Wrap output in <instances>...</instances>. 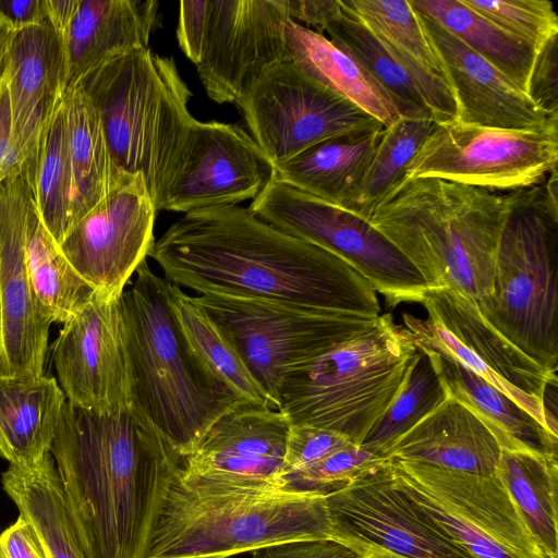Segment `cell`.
Returning a JSON list of instances; mask_svg holds the SVG:
<instances>
[{"mask_svg": "<svg viewBox=\"0 0 558 558\" xmlns=\"http://www.w3.org/2000/svg\"><path fill=\"white\" fill-rule=\"evenodd\" d=\"M148 256L166 280L197 294L380 315L376 291L345 260L238 205L184 214L155 241Z\"/></svg>", "mask_w": 558, "mask_h": 558, "instance_id": "6da1fadb", "label": "cell"}, {"mask_svg": "<svg viewBox=\"0 0 558 558\" xmlns=\"http://www.w3.org/2000/svg\"><path fill=\"white\" fill-rule=\"evenodd\" d=\"M50 453L84 558H144L177 450L131 407L98 413L65 401Z\"/></svg>", "mask_w": 558, "mask_h": 558, "instance_id": "7a4b0ae2", "label": "cell"}, {"mask_svg": "<svg viewBox=\"0 0 558 558\" xmlns=\"http://www.w3.org/2000/svg\"><path fill=\"white\" fill-rule=\"evenodd\" d=\"M304 541H332L325 495L191 475L181 461L161 493L144 558H229Z\"/></svg>", "mask_w": 558, "mask_h": 558, "instance_id": "3957f363", "label": "cell"}, {"mask_svg": "<svg viewBox=\"0 0 558 558\" xmlns=\"http://www.w3.org/2000/svg\"><path fill=\"white\" fill-rule=\"evenodd\" d=\"M514 198L437 178L399 182L368 222L423 277L475 301L488 295L497 250Z\"/></svg>", "mask_w": 558, "mask_h": 558, "instance_id": "277c9868", "label": "cell"}, {"mask_svg": "<svg viewBox=\"0 0 558 558\" xmlns=\"http://www.w3.org/2000/svg\"><path fill=\"white\" fill-rule=\"evenodd\" d=\"M119 307L131 375L130 407L183 458L222 413L244 402L189 345L173 312L169 281L144 260Z\"/></svg>", "mask_w": 558, "mask_h": 558, "instance_id": "5b68a950", "label": "cell"}, {"mask_svg": "<svg viewBox=\"0 0 558 558\" xmlns=\"http://www.w3.org/2000/svg\"><path fill=\"white\" fill-rule=\"evenodd\" d=\"M101 119L117 168L141 175L157 211L194 122L191 92L174 59L141 48L97 66L78 82Z\"/></svg>", "mask_w": 558, "mask_h": 558, "instance_id": "8992f818", "label": "cell"}, {"mask_svg": "<svg viewBox=\"0 0 558 558\" xmlns=\"http://www.w3.org/2000/svg\"><path fill=\"white\" fill-rule=\"evenodd\" d=\"M417 349L391 314L373 328L291 367L277 395L290 425H311L361 446L401 387Z\"/></svg>", "mask_w": 558, "mask_h": 558, "instance_id": "52a82bcc", "label": "cell"}, {"mask_svg": "<svg viewBox=\"0 0 558 558\" xmlns=\"http://www.w3.org/2000/svg\"><path fill=\"white\" fill-rule=\"evenodd\" d=\"M557 168L514 191L500 236L492 292L476 301L483 318L545 369L558 364Z\"/></svg>", "mask_w": 558, "mask_h": 558, "instance_id": "ba28073f", "label": "cell"}, {"mask_svg": "<svg viewBox=\"0 0 558 558\" xmlns=\"http://www.w3.org/2000/svg\"><path fill=\"white\" fill-rule=\"evenodd\" d=\"M192 299L230 342L276 410L279 385L291 367L366 332L379 316L213 292Z\"/></svg>", "mask_w": 558, "mask_h": 558, "instance_id": "9c48e42d", "label": "cell"}, {"mask_svg": "<svg viewBox=\"0 0 558 558\" xmlns=\"http://www.w3.org/2000/svg\"><path fill=\"white\" fill-rule=\"evenodd\" d=\"M247 208L276 229L345 260L389 307L420 303L427 288L415 267L367 220L275 177Z\"/></svg>", "mask_w": 558, "mask_h": 558, "instance_id": "30bf717a", "label": "cell"}, {"mask_svg": "<svg viewBox=\"0 0 558 558\" xmlns=\"http://www.w3.org/2000/svg\"><path fill=\"white\" fill-rule=\"evenodd\" d=\"M388 460L400 490L475 558H547L495 474Z\"/></svg>", "mask_w": 558, "mask_h": 558, "instance_id": "8fae6325", "label": "cell"}, {"mask_svg": "<svg viewBox=\"0 0 558 558\" xmlns=\"http://www.w3.org/2000/svg\"><path fill=\"white\" fill-rule=\"evenodd\" d=\"M557 160L558 126L507 130L439 121L432 124L401 181L437 178L512 192L544 182Z\"/></svg>", "mask_w": 558, "mask_h": 558, "instance_id": "7c38bea8", "label": "cell"}, {"mask_svg": "<svg viewBox=\"0 0 558 558\" xmlns=\"http://www.w3.org/2000/svg\"><path fill=\"white\" fill-rule=\"evenodd\" d=\"M420 303L428 319L402 315L412 339L457 359L558 437L557 422L544 407L546 389L557 383V373L545 369L501 336L483 318L472 298L446 287L426 288Z\"/></svg>", "mask_w": 558, "mask_h": 558, "instance_id": "4fadbf2b", "label": "cell"}, {"mask_svg": "<svg viewBox=\"0 0 558 558\" xmlns=\"http://www.w3.org/2000/svg\"><path fill=\"white\" fill-rule=\"evenodd\" d=\"M235 104L250 135L274 167L326 140L385 128L291 60L266 70Z\"/></svg>", "mask_w": 558, "mask_h": 558, "instance_id": "5bb4252c", "label": "cell"}, {"mask_svg": "<svg viewBox=\"0 0 558 558\" xmlns=\"http://www.w3.org/2000/svg\"><path fill=\"white\" fill-rule=\"evenodd\" d=\"M326 497L332 542L361 558H475L400 490L386 458Z\"/></svg>", "mask_w": 558, "mask_h": 558, "instance_id": "9a60e30c", "label": "cell"}, {"mask_svg": "<svg viewBox=\"0 0 558 558\" xmlns=\"http://www.w3.org/2000/svg\"><path fill=\"white\" fill-rule=\"evenodd\" d=\"M156 206L141 175H126L76 221L59 247L97 296L117 301L154 244Z\"/></svg>", "mask_w": 558, "mask_h": 558, "instance_id": "2e32d148", "label": "cell"}, {"mask_svg": "<svg viewBox=\"0 0 558 558\" xmlns=\"http://www.w3.org/2000/svg\"><path fill=\"white\" fill-rule=\"evenodd\" d=\"M202 59L196 64L207 96L235 102L272 65L289 61V0H209Z\"/></svg>", "mask_w": 558, "mask_h": 558, "instance_id": "e0dca14e", "label": "cell"}, {"mask_svg": "<svg viewBox=\"0 0 558 558\" xmlns=\"http://www.w3.org/2000/svg\"><path fill=\"white\" fill-rule=\"evenodd\" d=\"M275 167L238 124L194 120L159 210L190 213L254 199Z\"/></svg>", "mask_w": 558, "mask_h": 558, "instance_id": "ac0fdd59", "label": "cell"}, {"mask_svg": "<svg viewBox=\"0 0 558 558\" xmlns=\"http://www.w3.org/2000/svg\"><path fill=\"white\" fill-rule=\"evenodd\" d=\"M53 364L68 402L98 413L130 407L131 375L119 300L94 298L64 323Z\"/></svg>", "mask_w": 558, "mask_h": 558, "instance_id": "d6986e66", "label": "cell"}, {"mask_svg": "<svg viewBox=\"0 0 558 558\" xmlns=\"http://www.w3.org/2000/svg\"><path fill=\"white\" fill-rule=\"evenodd\" d=\"M32 198L23 173L0 182V374L8 376L44 375L48 347L50 323L37 304L25 259V228Z\"/></svg>", "mask_w": 558, "mask_h": 558, "instance_id": "ffe728a7", "label": "cell"}, {"mask_svg": "<svg viewBox=\"0 0 558 558\" xmlns=\"http://www.w3.org/2000/svg\"><path fill=\"white\" fill-rule=\"evenodd\" d=\"M416 14L453 98L454 121L507 130L558 126V114L536 106L526 93L441 25Z\"/></svg>", "mask_w": 558, "mask_h": 558, "instance_id": "44dd1931", "label": "cell"}, {"mask_svg": "<svg viewBox=\"0 0 558 558\" xmlns=\"http://www.w3.org/2000/svg\"><path fill=\"white\" fill-rule=\"evenodd\" d=\"M290 423L278 410L240 402L182 458L183 472L213 480L280 486Z\"/></svg>", "mask_w": 558, "mask_h": 558, "instance_id": "7402d4cb", "label": "cell"}, {"mask_svg": "<svg viewBox=\"0 0 558 558\" xmlns=\"http://www.w3.org/2000/svg\"><path fill=\"white\" fill-rule=\"evenodd\" d=\"M5 84L23 175L32 192L43 136L66 88L63 43L48 19L14 32Z\"/></svg>", "mask_w": 558, "mask_h": 558, "instance_id": "603a6c76", "label": "cell"}, {"mask_svg": "<svg viewBox=\"0 0 558 558\" xmlns=\"http://www.w3.org/2000/svg\"><path fill=\"white\" fill-rule=\"evenodd\" d=\"M158 12L154 0H80L61 35L66 86L111 59L147 48L159 25Z\"/></svg>", "mask_w": 558, "mask_h": 558, "instance_id": "cb8c5ba5", "label": "cell"}, {"mask_svg": "<svg viewBox=\"0 0 558 558\" xmlns=\"http://www.w3.org/2000/svg\"><path fill=\"white\" fill-rule=\"evenodd\" d=\"M500 453L499 444L486 426L466 407L448 397L407 432L384 458L494 475Z\"/></svg>", "mask_w": 558, "mask_h": 558, "instance_id": "d4e9b609", "label": "cell"}, {"mask_svg": "<svg viewBox=\"0 0 558 558\" xmlns=\"http://www.w3.org/2000/svg\"><path fill=\"white\" fill-rule=\"evenodd\" d=\"M448 397L466 407L493 434L501 450L558 457V437L546 430L510 397L441 349L416 341Z\"/></svg>", "mask_w": 558, "mask_h": 558, "instance_id": "484cf974", "label": "cell"}, {"mask_svg": "<svg viewBox=\"0 0 558 558\" xmlns=\"http://www.w3.org/2000/svg\"><path fill=\"white\" fill-rule=\"evenodd\" d=\"M405 71L435 122L454 120L456 105L416 12L405 0H339Z\"/></svg>", "mask_w": 558, "mask_h": 558, "instance_id": "4316f807", "label": "cell"}, {"mask_svg": "<svg viewBox=\"0 0 558 558\" xmlns=\"http://www.w3.org/2000/svg\"><path fill=\"white\" fill-rule=\"evenodd\" d=\"M65 401L53 377L0 374V458L28 465L49 453Z\"/></svg>", "mask_w": 558, "mask_h": 558, "instance_id": "83f0119b", "label": "cell"}, {"mask_svg": "<svg viewBox=\"0 0 558 558\" xmlns=\"http://www.w3.org/2000/svg\"><path fill=\"white\" fill-rule=\"evenodd\" d=\"M384 129L320 142L275 167V178L341 207L362 177Z\"/></svg>", "mask_w": 558, "mask_h": 558, "instance_id": "f1b7e54d", "label": "cell"}, {"mask_svg": "<svg viewBox=\"0 0 558 558\" xmlns=\"http://www.w3.org/2000/svg\"><path fill=\"white\" fill-rule=\"evenodd\" d=\"M286 41L290 60L327 89L355 104L385 128L399 117L366 71L325 35L289 20Z\"/></svg>", "mask_w": 558, "mask_h": 558, "instance_id": "f546056e", "label": "cell"}, {"mask_svg": "<svg viewBox=\"0 0 558 558\" xmlns=\"http://www.w3.org/2000/svg\"><path fill=\"white\" fill-rule=\"evenodd\" d=\"M63 98L74 179L72 227L129 174L117 168L99 113L80 83L66 86Z\"/></svg>", "mask_w": 558, "mask_h": 558, "instance_id": "4dcf8cb0", "label": "cell"}, {"mask_svg": "<svg viewBox=\"0 0 558 558\" xmlns=\"http://www.w3.org/2000/svg\"><path fill=\"white\" fill-rule=\"evenodd\" d=\"M4 492L33 524L51 558H84L51 453L28 465H9Z\"/></svg>", "mask_w": 558, "mask_h": 558, "instance_id": "1f68e13d", "label": "cell"}, {"mask_svg": "<svg viewBox=\"0 0 558 558\" xmlns=\"http://www.w3.org/2000/svg\"><path fill=\"white\" fill-rule=\"evenodd\" d=\"M499 478L547 558H558V457L501 450Z\"/></svg>", "mask_w": 558, "mask_h": 558, "instance_id": "d6a6232c", "label": "cell"}, {"mask_svg": "<svg viewBox=\"0 0 558 558\" xmlns=\"http://www.w3.org/2000/svg\"><path fill=\"white\" fill-rule=\"evenodd\" d=\"M25 259L37 304L50 324H64L96 294L61 252L33 198L26 218Z\"/></svg>", "mask_w": 558, "mask_h": 558, "instance_id": "836d02e7", "label": "cell"}, {"mask_svg": "<svg viewBox=\"0 0 558 558\" xmlns=\"http://www.w3.org/2000/svg\"><path fill=\"white\" fill-rule=\"evenodd\" d=\"M413 10L454 35L527 94L537 50L460 0H409Z\"/></svg>", "mask_w": 558, "mask_h": 558, "instance_id": "e575fe53", "label": "cell"}, {"mask_svg": "<svg viewBox=\"0 0 558 558\" xmlns=\"http://www.w3.org/2000/svg\"><path fill=\"white\" fill-rule=\"evenodd\" d=\"M169 292L181 330L204 366L240 400L275 409L236 351L192 295L171 282Z\"/></svg>", "mask_w": 558, "mask_h": 558, "instance_id": "d590c367", "label": "cell"}, {"mask_svg": "<svg viewBox=\"0 0 558 558\" xmlns=\"http://www.w3.org/2000/svg\"><path fill=\"white\" fill-rule=\"evenodd\" d=\"M324 35L366 71L400 117L426 118L435 122L409 75L359 20L341 9L327 24Z\"/></svg>", "mask_w": 558, "mask_h": 558, "instance_id": "8d00e7d4", "label": "cell"}, {"mask_svg": "<svg viewBox=\"0 0 558 558\" xmlns=\"http://www.w3.org/2000/svg\"><path fill=\"white\" fill-rule=\"evenodd\" d=\"M433 120L398 117L384 128L373 155L341 208L368 221L375 208L402 180Z\"/></svg>", "mask_w": 558, "mask_h": 558, "instance_id": "74e56055", "label": "cell"}, {"mask_svg": "<svg viewBox=\"0 0 558 558\" xmlns=\"http://www.w3.org/2000/svg\"><path fill=\"white\" fill-rule=\"evenodd\" d=\"M32 196L45 227L59 245L71 228L74 198L66 105L63 97L41 140Z\"/></svg>", "mask_w": 558, "mask_h": 558, "instance_id": "f35d334b", "label": "cell"}, {"mask_svg": "<svg viewBox=\"0 0 558 558\" xmlns=\"http://www.w3.org/2000/svg\"><path fill=\"white\" fill-rule=\"evenodd\" d=\"M447 398L428 357L417 349L397 395L360 447L384 458L407 432Z\"/></svg>", "mask_w": 558, "mask_h": 558, "instance_id": "ab89813d", "label": "cell"}, {"mask_svg": "<svg viewBox=\"0 0 558 558\" xmlns=\"http://www.w3.org/2000/svg\"><path fill=\"white\" fill-rule=\"evenodd\" d=\"M501 29L539 50L558 36V16L547 0H460Z\"/></svg>", "mask_w": 558, "mask_h": 558, "instance_id": "60d3db41", "label": "cell"}, {"mask_svg": "<svg viewBox=\"0 0 558 558\" xmlns=\"http://www.w3.org/2000/svg\"><path fill=\"white\" fill-rule=\"evenodd\" d=\"M385 458L351 445L286 475L281 486L295 492L329 495L349 486L362 473Z\"/></svg>", "mask_w": 558, "mask_h": 558, "instance_id": "b9f144b4", "label": "cell"}, {"mask_svg": "<svg viewBox=\"0 0 558 558\" xmlns=\"http://www.w3.org/2000/svg\"><path fill=\"white\" fill-rule=\"evenodd\" d=\"M351 445L344 436L329 429L290 425L281 480Z\"/></svg>", "mask_w": 558, "mask_h": 558, "instance_id": "7bdbcfd3", "label": "cell"}, {"mask_svg": "<svg viewBox=\"0 0 558 558\" xmlns=\"http://www.w3.org/2000/svg\"><path fill=\"white\" fill-rule=\"evenodd\" d=\"M558 36L537 50L533 63L527 96L543 110L558 114Z\"/></svg>", "mask_w": 558, "mask_h": 558, "instance_id": "ee69618b", "label": "cell"}, {"mask_svg": "<svg viewBox=\"0 0 558 558\" xmlns=\"http://www.w3.org/2000/svg\"><path fill=\"white\" fill-rule=\"evenodd\" d=\"M177 38L183 53L195 65L204 50L209 20V0L180 1Z\"/></svg>", "mask_w": 558, "mask_h": 558, "instance_id": "f6af8a7d", "label": "cell"}, {"mask_svg": "<svg viewBox=\"0 0 558 558\" xmlns=\"http://www.w3.org/2000/svg\"><path fill=\"white\" fill-rule=\"evenodd\" d=\"M0 558H51L41 537L22 515L0 533Z\"/></svg>", "mask_w": 558, "mask_h": 558, "instance_id": "bcb514c9", "label": "cell"}, {"mask_svg": "<svg viewBox=\"0 0 558 558\" xmlns=\"http://www.w3.org/2000/svg\"><path fill=\"white\" fill-rule=\"evenodd\" d=\"M252 553V558H361L352 549L332 541L291 542Z\"/></svg>", "mask_w": 558, "mask_h": 558, "instance_id": "7dc6e473", "label": "cell"}, {"mask_svg": "<svg viewBox=\"0 0 558 558\" xmlns=\"http://www.w3.org/2000/svg\"><path fill=\"white\" fill-rule=\"evenodd\" d=\"M14 173H23V160L17 147L7 84L0 90V182Z\"/></svg>", "mask_w": 558, "mask_h": 558, "instance_id": "c3c4849f", "label": "cell"}, {"mask_svg": "<svg viewBox=\"0 0 558 558\" xmlns=\"http://www.w3.org/2000/svg\"><path fill=\"white\" fill-rule=\"evenodd\" d=\"M0 19L14 32L48 19L46 0H0Z\"/></svg>", "mask_w": 558, "mask_h": 558, "instance_id": "681fc988", "label": "cell"}, {"mask_svg": "<svg viewBox=\"0 0 558 558\" xmlns=\"http://www.w3.org/2000/svg\"><path fill=\"white\" fill-rule=\"evenodd\" d=\"M293 21H301L324 35L327 24L340 12L339 0H289Z\"/></svg>", "mask_w": 558, "mask_h": 558, "instance_id": "f907efd6", "label": "cell"}, {"mask_svg": "<svg viewBox=\"0 0 558 558\" xmlns=\"http://www.w3.org/2000/svg\"><path fill=\"white\" fill-rule=\"evenodd\" d=\"M80 0H46L48 20L61 36L72 20Z\"/></svg>", "mask_w": 558, "mask_h": 558, "instance_id": "816d5d0a", "label": "cell"}, {"mask_svg": "<svg viewBox=\"0 0 558 558\" xmlns=\"http://www.w3.org/2000/svg\"><path fill=\"white\" fill-rule=\"evenodd\" d=\"M14 31L0 19V90L5 82L8 54Z\"/></svg>", "mask_w": 558, "mask_h": 558, "instance_id": "f5cc1de1", "label": "cell"}, {"mask_svg": "<svg viewBox=\"0 0 558 558\" xmlns=\"http://www.w3.org/2000/svg\"><path fill=\"white\" fill-rule=\"evenodd\" d=\"M2 345H3V312H2V301H1V294H0V356L2 352Z\"/></svg>", "mask_w": 558, "mask_h": 558, "instance_id": "db71d44e", "label": "cell"}]
</instances>
